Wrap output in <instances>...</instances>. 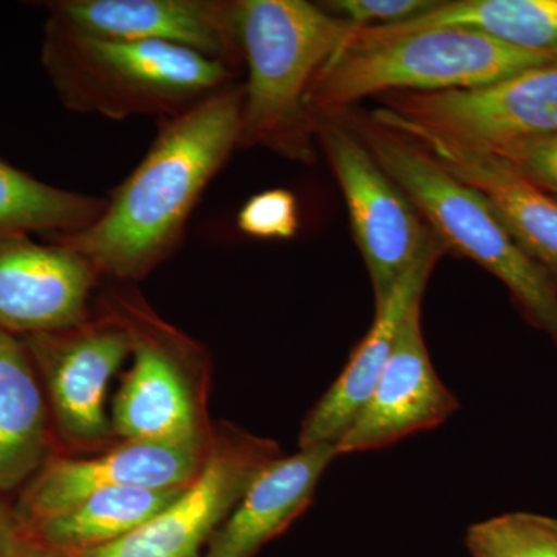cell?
I'll list each match as a JSON object with an SVG mask.
<instances>
[{"instance_id": "obj_1", "label": "cell", "mask_w": 557, "mask_h": 557, "mask_svg": "<svg viewBox=\"0 0 557 557\" xmlns=\"http://www.w3.org/2000/svg\"><path fill=\"white\" fill-rule=\"evenodd\" d=\"M244 84L163 120L156 141L87 228L51 236L115 284L141 281L174 255L201 194L239 146Z\"/></svg>"}, {"instance_id": "obj_2", "label": "cell", "mask_w": 557, "mask_h": 557, "mask_svg": "<svg viewBox=\"0 0 557 557\" xmlns=\"http://www.w3.org/2000/svg\"><path fill=\"white\" fill-rule=\"evenodd\" d=\"M236 10L248 67L239 148L314 163L317 123L307 98L354 27L304 0H236Z\"/></svg>"}, {"instance_id": "obj_3", "label": "cell", "mask_w": 557, "mask_h": 557, "mask_svg": "<svg viewBox=\"0 0 557 557\" xmlns=\"http://www.w3.org/2000/svg\"><path fill=\"white\" fill-rule=\"evenodd\" d=\"M339 120L416 205L446 249L496 276L557 347V277L512 239L485 197L443 170L413 139L370 113L351 109Z\"/></svg>"}, {"instance_id": "obj_4", "label": "cell", "mask_w": 557, "mask_h": 557, "mask_svg": "<svg viewBox=\"0 0 557 557\" xmlns=\"http://www.w3.org/2000/svg\"><path fill=\"white\" fill-rule=\"evenodd\" d=\"M42 65L64 108L109 120L180 115L233 83L236 72L196 51L98 38L47 17Z\"/></svg>"}, {"instance_id": "obj_5", "label": "cell", "mask_w": 557, "mask_h": 557, "mask_svg": "<svg viewBox=\"0 0 557 557\" xmlns=\"http://www.w3.org/2000/svg\"><path fill=\"white\" fill-rule=\"evenodd\" d=\"M557 62V50H528L468 28H434L330 60L311 84L314 123L335 121L359 101L391 91L468 90Z\"/></svg>"}, {"instance_id": "obj_6", "label": "cell", "mask_w": 557, "mask_h": 557, "mask_svg": "<svg viewBox=\"0 0 557 557\" xmlns=\"http://www.w3.org/2000/svg\"><path fill=\"white\" fill-rule=\"evenodd\" d=\"M129 332L132 364L121 376L110 420L119 440L208 443L211 359L207 348L150 307L132 284L98 298Z\"/></svg>"}, {"instance_id": "obj_7", "label": "cell", "mask_w": 557, "mask_h": 557, "mask_svg": "<svg viewBox=\"0 0 557 557\" xmlns=\"http://www.w3.org/2000/svg\"><path fill=\"white\" fill-rule=\"evenodd\" d=\"M370 116L403 134L497 152L557 132V62L468 90L391 91Z\"/></svg>"}, {"instance_id": "obj_8", "label": "cell", "mask_w": 557, "mask_h": 557, "mask_svg": "<svg viewBox=\"0 0 557 557\" xmlns=\"http://www.w3.org/2000/svg\"><path fill=\"white\" fill-rule=\"evenodd\" d=\"M22 341L46 392L58 456H94L116 445L106 406L110 381L131 358L123 322L97 304L79 324Z\"/></svg>"}, {"instance_id": "obj_9", "label": "cell", "mask_w": 557, "mask_h": 557, "mask_svg": "<svg viewBox=\"0 0 557 557\" xmlns=\"http://www.w3.org/2000/svg\"><path fill=\"white\" fill-rule=\"evenodd\" d=\"M317 139L338 178L379 304L442 242L344 121H319Z\"/></svg>"}, {"instance_id": "obj_10", "label": "cell", "mask_w": 557, "mask_h": 557, "mask_svg": "<svg viewBox=\"0 0 557 557\" xmlns=\"http://www.w3.org/2000/svg\"><path fill=\"white\" fill-rule=\"evenodd\" d=\"M281 456L274 440L219 421L203 467L171 505L129 536L78 557H201L252 480Z\"/></svg>"}, {"instance_id": "obj_11", "label": "cell", "mask_w": 557, "mask_h": 557, "mask_svg": "<svg viewBox=\"0 0 557 557\" xmlns=\"http://www.w3.org/2000/svg\"><path fill=\"white\" fill-rule=\"evenodd\" d=\"M208 443L120 440L94 456H53L20 493L14 509L22 527L49 518L90 494L113 487L188 485L207 460Z\"/></svg>"}, {"instance_id": "obj_12", "label": "cell", "mask_w": 557, "mask_h": 557, "mask_svg": "<svg viewBox=\"0 0 557 557\" xmlns=\"http://www.w3.org/2000/svg\"><path fill=\"white\" fill-rule=\"evenodd\" d=\"M47 11L50 20L98 38L170 44L234 72L244 62L236 2L228 0H57Z\"/></svg>"}, {"instance_id": "obj_13", "label": "cell", "mask_w": 557, "mask_h": 557, "mask_svg": "<svg viewBox=\"0 0 557 557\" xmlns=\"http://www.w3.org/2000/svg\"><path fill=\"white\" fill-rule=\"evenodd\" d=\"M100 278L83 256L57 242L0 231V330L22 338L86 321Z\"/></svg>"}, {"instance_id": "obj_14", "label": "cell", "mask_w": 557, "mask_h": 557, "mask_svg": "<svg viewBox=\"0 0 557 557\" xmlns=\"http://www.w3.org/2000/svg\"><path fill=\"white\" fill-rule=\"evenodd\" d=\"M423 300V299H421ZM417 300L399 329L383 375L357 420L341 437L339 456L387 448L435 429L458 410V399L432 366Z\"/></svg>"}, {"instance_id": "obj_15", "label": "cell", "mask_w": 557, "mask_h": 557, "mask_svg": "<svg viewBox=\"0 0 557 557\" xmlns=\"http://www.w3.org/2000/svg\"><path fill=\"white\" fill-rule=\"evenodd\" d=\"M445 251L448 249L443 244L431 249L399 278L386 298L375 304V319L368 335L355 348L338 379L307 413L300 426L299 449L338 445L357 420L386 369L406 314L417 300L423 299L429 276Z\"/></svg>"}, {"instance_id": "obj_16", "label": "cell", "mask_w": 557, "mask_h": 557, "mask_svg": "<svg viewBox=\"0 0 557 557\" xmlns=\"http://www.w3.org/2000/svg\"><path fill=\"white\" fill-rule=\"evenodd\" d=\"M336 445L299 449L271 461L215 531L201 557H255L310 507Z\"/></svg>"}, {"instance_id": "obj_17", "label": "cell", "mask_w": 557, "mask_h": 557, "mask_svg": "<svg viewBox=\"0 0 557 557\" xmlns=\"http://www.w3.org/2000/svg\"><path fill=\"white\" fill-rule=\"evenodd\" d=\"M403 134V132H401ZM426 149L443 170L479 190L531 258L557 270V200L493 152L458 148L423 134H403Z\"/></svg>"}, {"instance_id": "obj_18", "label": "cell", "mask_w": 557, "mask_h": 557, "mask_svg": "<svg viewBox=\"0 0 557 557\" xmlns=\"http://www.w3.org/2000/svg\"><path fill=\"white\" fill-rule=\"evenodd\" d=\"M58 456L46 392L20 336L0 330V494L22 490Z\"/></svg>"}, {"instance_id": "obj_19", "label": "cell", "mask_w": 557, "mask_h": 557, "mask_svg": "<svg viewBox=\"0 0 557 557\" xmlns=\"http://www.w3.org/2000/svg\"><path fill=\"white\" fill-rule=\"evenodd\" d=\"M434 28H468L528 50H557V0H454L386 27L354 28L339 53L387 46Z\"/></svg>"}, {"instance_id": "obj_20", "label": "cell", "mask_w": 557, "mask_h": 557, "mask_svg": "<svg viewBox=\"0 0 557 557\" xmlns=\"http://www.w3.org/2000/svg\"><path fill=\"white\" fill-rule=\"evenodd\" d=\"M190 483V482H189ZM186 485L113 487L22 527L39 544L78 557L129 536L180 496Z\"/></svg>"}, {"instance_id": "obj_21", "label": "cell", "mask_w": 557, "mask_h": 557, "mask_svg": "<svg viewBox=\"0 0 557 557\" xmlns=\"http://www.w3.org/2000/svg\"><path fill=\"white\" fill-rule=\"evenodd\" d=\"M108 199L47 185L0 160V231L76 233L104 212Z\"/></svg>"}, {"instance_id": "obj_22", "label": "cell", "mask_w": 557, "mask_h": 557, "mask_svg": "<svg viewBox=\"0 0 557 557\" xmlns=\"http://www.w3.org/2000/svg\"><path fill=\"white\" fill-rule=\"evenodd\" d=\"M471 557H557V519L508 512L468 530Z\"/></svg>"}, {"instance_id": "obj_23", "label": "cell", "mask_w": 557, "mask_h": 557, "mask_svg": "<svg viewBox=\"0 0 557 557\" xmlns=\"http://www.w3.org/2000/svg\"><path fill=\"white\" fill-rule=\"evenodd\" d=\"M237 226L255 239H293L299 231L298 199L287 189L256 194L240 208Z\"/></svg>"}, {"instance_id": "obj_24", "label": "cell", "mask_w": 557, "mask_h": 557, "mask_svg": "<svg viewBox=\"0 0 557 557\" xmlns=\"http://www.w3.org/2000/svg\"><path fill=\"white\" fill-rule=\"evenodd\" d=\"M437 3V0H330L318 5L354 28H369L413 20Z\"/></svg>"}, {"instance_id": "obj_25", "label": "cell", "mask_w": 557, "mask_h": 557, "mask_svg": "<svg viewBox=\"0 0 557 557\" xmlns=\"http://www.w3.org/2000/svg\"><path fill=\"white\" fill-rule=\"evenodd\" d=\"M493 153L507 160L528 182L557 200V132Z\"/></svg>"}, {"instance_id": "obj_26", "label": "cell", "mask_w": 557, "mask_h": 557, "mask_svg": "<svg viewBox=\"0 0 557 557\" xmlns=\"http://www.w3.org/2000/svg\"><path fill=\"white\" fill-rule=\"evenodd\" d=\"M24 536L16 509L0 498V557H10Z\"/></svg>"}, {"instance_id": "obj_27", "label": "cell", "mask_w": 557, "mask_h": 557, "mask_svg": "<svg viewBox=\"0 0 557 557\" xmlns=\"http://www.w3.org/2000/svg\"><path fill=\"white\" fill-rule=\"evenodd\" d=\"M10 557H75L65 555V553L58 552L46 545L39 544V542L33 541V539L22 536L20 544L13 549Z\"/></svg>"}]
</instances>
